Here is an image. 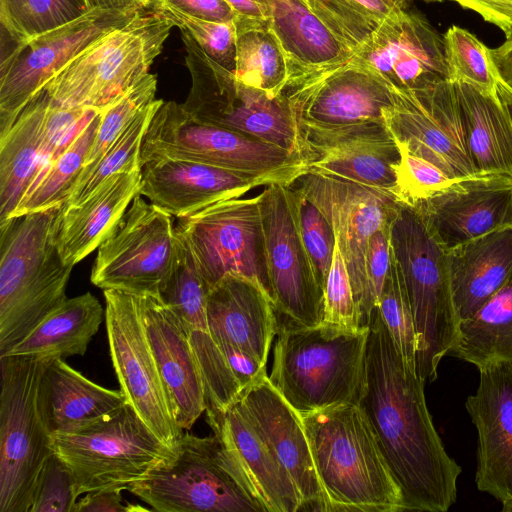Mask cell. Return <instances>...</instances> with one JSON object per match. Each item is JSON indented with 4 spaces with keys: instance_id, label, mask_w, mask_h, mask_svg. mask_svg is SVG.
Here are the masks:
<instances>
[{
    "instance_id": "cell-48",
    "label": "cell",
    "mask_w": 512,
    "mask_h": 512,
    "mask_svg": "<svg viewBox=\"0 0 512 512\" xmlns=\"http://www.w3.org/2000/svg\"><path fill=\"white\" fill-rule=\"evenodd\" d=\"M381 316L406 363L416 370L417 336L405 284L391 252V266L379 299Z\"/></svg>"
},
{
    "instance_id": "cell-12",
    "label": "cell",
    "mask_w": 512,
    "mask_h": 512,
    "mask_svg": "<svg viewBox=\"0 0 512 512\" xmlns=\"http://www.w3.org/2000/svg\"><path fill=\"white\" fill-rule=\"evenodd\" d=\"M140 11L94 9L23 43L2 38L8 48L2 47L0 64V137L62 69L104 34L127 23Z\"/></svg>"
},
{
    "instance_id": "cell-46",
    "label": "cell",
    "mask_w": 512,
    "mask_h": 512,
    "mask_svg": "<svg viewBox=\"0 0 512 512\" xmlns=\"http://www.w3.org/2000/svg\"><path fill=\"white\" fill-rule=\"evenodd\" d=\"M395 142L400 160L395 168L394 196L401 204L413 208L424 200L474 177H453L435 164L412 153L404 144Z\"/></svg>"
},
{
    "instance_id": "cell-14",
    "label": "cell",
    "mask_w": 512,
    "mask_h": 512,
    "mask_svg": "<svg viewBox=\"0 0 512 512\" xmlns=\"http://www.w3.org/2000/svg\"><path fill=\"white\" fill-rule=\"evenodd\" d=\"M177 219L175 230L187 242L208 290L234 274L270 295L260 194L218 202Z\"/></svg>"
},
{
    "instance_id": "cell-40",
    "label": "cell",
    "mask_w": 512,
    "mask_h": 512,
    "mask_svg": "<svg viewBox=\"0 0 512 512\" xmlns=\"http://www.w3.org/2000/svg\"><path fill=\"white\" fill-rule=\"evenodd\" d=\"M162 103V99H155L146 106L98 160L84 166L66 205L80 203L114 174L141 169L140 151L143 137L153 115Z\"/></svg>"
},
{
    "instance_id": "cell-61",
    "label": "cell",
    "mask_w": 512,
    "mask_h": 512,
    "mask_svg": "<svg viewBox=\"0 0 512 512\" xmlns=\"http://www.w3.org/2000/svg\"><path fill=\"white\" fill-rule=\"evenodd\" d=\"M424 1L441 2L442 0H424Z\"/></svg>"
},
{
    "instance_id": "cell-17",
    "label": "cell",
    "mask_w": 512,
    "mask_h": 512,
    "mask_svg": "<svg viewBox=\"0 0 512 512\" xmlns=\"http://www.w3.org/2000/svg\"><path fill=\"white\" fill-rule=\"evenodd\" d=\"M288 187L273 183L260 193L270 296L286 320L316 326L322 323L323 291L300 237Z\"/></svg>"
},
{
    "instance_id": "cell-38",
    "label": "cell",
    "mask_w": 512,
    "mask_h": 512,
    "mask_svg": "<svg viewBox=\"0 0 512 512\" xmlns=\"http://www.w3.org/2000/svg\"><path fill=\"white\" fill-rule=\"evenodd\" d=\"M102 113L103 110L96 115L64 153L40 168L13 217L66 204L72 188L85 166Z\"/></svg>"
},
{
    "instance_id": "cell-30",
    "label": "cell",
    "mask_w": 512,
    "mask_h": 512,
    "mask_svg": "<svg viewBox=\"0 0 512 512\" xmlns=\"http://www.w3.org/2000/svg\"><path fill=\"white\" fill-rule=\"evenodd\" d=\"M141 177V169L114 174L80 203L64 205L57 245L66 264L74 267L108 238L139 194Z\"/></svg>"
},
{
    "instance_id": "cell-47",
    "label": "cell",
    "mask_w": 512,
    "mask_h": 512,
    "mask_svg": "<svg viewBox=\"0 0 512 512\" xmlns=\"http://www.w3.org/2000/svg\"><path fill=\"white\" fill-rule=\"evenodd\" d=\"M190 341L201 370L206 409L221 410L228 407L240 397L244 389L208 332L193 331L190 333Z\"/></svg>"
},
{
    "instance_id": "cell-3",
    "label": "cell",
    "mask_w": 512,
    "mask_h": 512,
    "mask_svg": "<svg viewBox=\"0 0 512 512\" xmlns=\"http://www.w3.org/2000/svg\"><path fill=\"white\" fill-rule=\"evenodd\" d=\"M299 415L328 511H403L401 491L359 404Z\"/></svg>"
},
{
    "instance_id": "cell-6",
    "label": "cell",
    "mask_w": 512,
    "mask_h": 512,
    "mask_svg": "<svg viewBox=\"0 0 512 512\" xmlns=\"http://www.w3.org/2000/svg\"><path fill=\"white\" fill-rule=\"evenodd\" d=\"M50 362L36 355L0 356V512H30L53 454L44 393Z\"/></svg>"
},
{
    "instance_id": "cell-36",
    "label": "cell",
    "mask_w": 512,
    "mask_h": 512,
    "mask_svg": "<svg viewBox=\"0 0 512 512\" xmlns=\"http://www.w3.org/2000/svg\"><path fill=\"white\" fill-rule=\"evenodd\" d=\"M449 355L478 370L512 360V274L505 284L470 318L459 324Z\"/></svg>"
},
{
    "instance_id": "cell-45",
    "label": "cell",
    "mask_w": 512,
    "mask_h": 512,
    "mask_svg": "<svg viewBox=\"0 0 512 512\" xmlns=\"http://www.w3.org/2000/svg\"><path fill=\"white\" fill-rule=\"evenodd\" d=\"M187 33L215 63L235 74L237 61V31L235 22L210 21L185 14L166 5L151 8Z\"/></svg>"
},
{
    "instance_id": "cell-32",
    "label": "cell",
    "mask_w": 512,
    "mask_h": 512,
    "mask_svg": "<svg viewBox=\"0 0 512 512\" xmlns=\"http://www.w3.org/2000/svg\"><path fill=\"white\" fill-rule=\"evenodd\" d=\"M472 164L477 173L512 180V119L504 100L453 82Z\"/></svg>"
},
{
    "instance_id": "cell-33",
    "label": "cell",
    "mask_w": 512,
    "mask_h": 512,
    "mask_svg": "<svg viewBox=\"0 0 512 512\" xmlns=\"http://www.w3.org/2000/svg\"><path fill=\"white\" fill-rule=\"evenodd\" d=\"M50 100L43 89L0 137V224L13 217L38 173Z\"/></svg>"
},
{
    "instance_id": "cell-35",
    "label": "cell",
    "mask_w": 512,
    "mask_h": 512,
    "mask_svg": "<svg viewBox=\"0 0 512 512\" xmlns=\"http://www.w3.org/2000/svg\"><path fill=\"white\" fill-rule=\"evenodd\" d=\"M103 314L102 305L90 292L67 298L5 355H36L51 361L82 356L98 332Z\"/></svg>"
},
{
    "instance_id": "cell-9",
    "label": "cell",
    "mask_w": 512,
    "mask_h": 512,
    "mask_svg": "<svg viewBox=\"0 0 512 512\" xmlns=\"http://www.w3.org/2000/svg\"><path fill=\"white\" fill-rule=\"evenodd\" d=\"M51 446L68 467L77 497L102 489L128 490L177 451L128 402L80 429L52 432Z\"/></svg>"
},
{
    "instance_id": "cell-10",
    "label": "cell",
    "mask_w": 512,
    "mask_h": 512,
    "mask_svg": "<svg viewBox=\"0 0 512 512\" xmlns=\"http://www.w3.org/2000/svg\"><path fill=\"white\" fill-rule=\"evenodd\" d=\"M156 157L188 159L247 174L277 176L290 184L307 173L300 156L255 137L201 122L175 101H163L144 134L140 165Z\"/></svg>"
},
{
    "instance_id": "cell-27",
    "label": "cell",
    "mask_w": 512,
    "mask_h": 512,
    "mask_svg": "<svg viewBox=\"0 0 512 512\" xmlns=\"http://www.w3.org/2000/svg\"><path fill=\"white\" fill-rule=\"evenodd\" d=\"M276 310L270 295L257 283L234 274L225 275L209 289L208 333L266 365L278 332Z\"/></svg>"
},
{
    "instance_id": "cell-29",
    "label": "cell",
    "mask_w": 512,
    "mask_h": 512,
    "mask_svg": "<svg viewBox=\"0 0 512 512\" xmlns=\"http://www.w3.org/2000/svg\"><path fill=\"white\" fill-rule=\"evenodd\" d=\"M286 54L287 89L350 61L354 51L341 42L304 0H255Z\"/></svg>"
},
{
    "instance_id": "cell-43",
    "label": "cell",
    "mask_w": 512,
    "mask_h": 512,
    "mask_svg": "<svg viewBox=\"0 0 512 512\" xmlns=\"http://www.w3.org/2000/svg\"><path fill=\"white\" fill-rule=\"evenodd\" d=\"M288 189L300 237L324 295L336 245L334 230L320 209L301 190L293 183Z\"/></svg>"
},
{
    "instance_id": "cell-13",
    "label": "cell",
    "mask_w": 512,
    "mask_h": 512,
    "mask_svg": "<svg viewBox=\"0 0 512 512\" xmlns=\"http://www.w3.org/2000/svg\"><path fill=\"white\" fill-rule=\"evenodd\" d=\"M110 358L128 403L152 431L177 450L183 430L161 378L148 339L142 296L121 290H103Z\"/></svg>"
},
{
    "instance_id": "cell-52",
    "label": "cell",
    "mask_w": 512,
    "mask_h": 512,
    "mask_svg": "<svg viewBox=\"0 0 512 512\" xmlns=\"http://www.w3.org/2000/svg\"><path fill=\"white\" fill-rule=\"evenodd\" d=\"M390 225V223H389ZM389 225L377 230L369 239L366 253V276L374 306H378L391 266Z\"/></svg>"
},
{
    "instance_id": "cell-19",
    "label": "cell",
    "mask_w": 512,
    "mask_h": 512,
    "mask_svg": "<svg viewBox=\"0 0 512 512\" xmlns=\"http://www.w3.org/2000/svg\"><path fill=\"white\" fill-rule=\"evenodd\" d=\"M286 92L298 129L313 130L384 123L395 99L383 78L353 58Z\"/></svg>"
},
{
    "instance_id": "cell-37",
    "label": "cell",
    "mask_w": 512,
    "mask_h": 512,
    "mask_svg": "<svg viewBox=\"0 0 512 512\" xmlns=\"http://www.w3.org/2000/svg\"><path fill=\"white\" fill-rule=\"evenodd\" d=\"M234 22L237 31L236 78L272 97L285 93L290 82L288 60L268 21L236 16Z\"/></svg>"
},
{
    "instance_id": "cell-22",
    "label": "cell",
    "mask_w": 512,
    "mask_h": 512,
    "mask_svg": "<svg viewBox=\"0 0 512 512\" xmlns=\"http://www.w3.org/2000/svg\"><path fill=\"white\" fill-rule=\"evenodd\" d=\"M465 408L477 430V489L512 512V360L479 370Z\"/></svg>"
},
{
    "instance_id": "cell-16",
    "label": "cell",
    "mask_w": 512,
    "mask_h": 512,
    "mask_svg": "<svg viewBox=\"0 0 512 512\" xmlns=\"http://www.w3.org/2000/svg\"><path fill=\"white\" fill-rule=\"evenodd\" d=\"M330 222L351 280L361 327L375 307L366 276L370 237L389 225L398 201L387 192L331 176L307 172L293 183Z\"/></svg>"
},
{
    "instance_id": "cell-1",
    "label": "cell",
    "mask_w": 512,
    "mask_h": 512,
    "mask_svg": "<svg viewBox=\"0 0 512 512\" xmlns=\"http://www.w3.org/2000/svg\"><path fill=\"white\" fill-rule=\"evenodd\" d=\"M423 381L402 357L373 308L366 346V392L359 405L402 495L403 511L447 512L462 472L429 413Z\"/></svg>"
},
{
    "instance_id": "cell-25",
    "label": "cell",
    "mask_w": 512,
    "mask_h": 512,
    "mask_svg": "<svg viewBox=\"0 0 512 512\" xmlns=\"http://www.w3.org/2000/svg\"><path fill=\"white\" fill-rule=\"evenodd\" d=\"M238 401L294 480L302 498L300 511H328L300 415L267 375L247 387Z\"/></svg>"
},
{
    "instance_id": "cell-18",
    "label": "cell",
    "mask_w": 512,
    "mask_h": 512,
    "mask_svg": "<svg viewBox=\"0 0 512 512\" xmlns=\"http://www.w3.org/2000/svg\"><path fill=\"white\" fill-rule=\"evenodd\" d=\"M394 105L383 111L394 140L453 177L478 175L467 147L454 84L394 90Z\"/></svg>"
},
{
    "instance_id": "cell-39",
    "label": "cell",
    "mask_w": 512,
    "mask_h": 512,
    "mask_svg": "<svg viewBox=\"0 0 512 512\" xmlns=\"http://www.w3.org/2000/svg\"><path fill=\"white\" fill-rule=\"evenodd\" d=\"M208 287L185 239L175 230L171 265L159 297L189 332H208Z\"/></svg>"
},
{
    "instance_id": "cell-28",
    "label": "cell",
    "mask_w": 512,
    "mask_h": 512,
    "mask_svg": "<svg viewBox=\"0 0 512 512\" xmlns=\"http://www.w3.org/2000/svg\"><path fill=\"white\" fill-rule=\"evenodd\" d=\"M205 411L214 434L241 464L268 512H299L302 498L294 480L238 399L224 409Z\"/></svg>"
},
{
    "instance_id": "cell-2",
    "label": "cell",
    "mask_w": 512,
    "mask_h": 512,
    "mask_svg": "<svg viewBox=\"0 0 512 512\" xmlns=\"http://www.w3.org/2000/svg\"><path fill=\"white\" fill-rule=\"evenodd\" d=\"M63 207L0 224V356L67 299L73 266L62 260L57 245Z\"/></svg>"
},
{
    "instance_id": "cell-15",
    "label": "cell",
    "mask_w": 512,
    "mask_h": 512,
    "mask_svg": "<svg viewBox=\"0 0 512 512\" xmlns=\"http://www.w3.org/2000/svg\"><path fill=\"white\" fill-rule=\"evenodd\" d=\"M175 242L172 216L139 193L98 247L91 282L102 290L159 296Z\"/></svg>"
},
{
    "instance_id": "cell-8",
    "label": "cell",
    "mask_w": 512,
    "mask_h": 512,
    "mask_svg": "<svg viewBox=\"0 0 512 512\" xmlns=\"http://www.w3.org/2000/svg\"><path fill=\"white\" fill-rule=\"evenodd\" d=\"M173 26L157 12L141 10L85 49L44 89L58 106L104 110L149 74Z\"/></svg>"
},
{
    "instance_id": "cell-24",
    "label": "cell",
    "mask_w": 512,
    "mask_h": 512,
    "mask_svg": "<svg viewBox=\"0 0 512 512\" xmlns=\"http://www.w3.org/2000/svg\"><path fill=\"white\" fill-rule=\"evenodd\" d=\"M446 249L512 228V180L479 174L413 207Z\"/></svg>"
},
{
    "instance_id": "cell-41",
    "label": "cell",
    "mask_w": 512,
    "mask_h": 512,
    "mask_svg": "<svg viewBox=\"0 0 512 512\" xmlns=\"http://www.w3.org/2000/svg\"><path fill=\"white\" fill-rule=\"evenodd\" d=\"M88 11L85 0H0L1 31L12 41L23 43Z\"/></svg>"
},
{
    "instance_id": "cell-21",
    "label": "cell",
    "mask_w": 512,
    "mask_h": 512,
    "mask_svg": "<svg viewBox=\"0 0 512 512\" xmlns=\"http://www.w3.org/2000/svg\"><path fill=\"white\" fill-rule=\"evenodd\" d=\"M298 130L307 172L354 182L394 196L395 168L400 153L385 122L341 130Z\"/></svg>"
},
{
    "instance_id": "cell-7",
    "label": "cell",
    "mask_w": 512,
    "mask_h": 512,
    "mask_svg": "<svg viewBox=\"0 0 512 512\" xmlns=\"http://www.w3.org/2000/svg\"><path fill=\"white\" fill-rule=\"evenodd\" d=\"M128 491L159 512H268L241 464L215 434L183 432L175 457Z\"/></svg>"
},
{
    "instance_id": "cell-53",
    "label": "cell",
    "mask_w": 512,
    "mask_h": 512,
    "mask_svg": "<svg viewBox=\"0 0 512 512\" xmlns=\"http://www.w3.org/2000/svg\"><path fill=\"white\" fill-rule=\"evenodd\" d=\"M166 5L198 18L229 22L236 18L235 12L224 0H152L151 8Z\"/></svg>"
},
{
    "instance_id": "cell-60",
    "label": "cell",
    "mask_w": 512,
    "mask_h": 512,
    "mask_svg": "<svg viewBox=\"0 0 512 512\" xmlns=\"http://www.w3.org/2000/svg\"><path fill=\"white\" fill-rule=\"evenodd\" d=\"M384 1H386L390 5L394 6L395 8L404 9L405 3L408 0H384Z\"/></svg>"
},
{
    "instance_id": "cell-4",
    "label": "cell",
    "mask_w": 512,
    "mask_h": 512,
    "mask_svg": "<svg viewBox=\"0 0 512 512\" xmlns=\"http://www.w3.org/2000/svg\"><path fill=\"white\" fill-rule=\"evenodd\" d=\"M271 384L298 414L359 404L366 392L368 327L278 326Z\"/></svg>"
},
{
    "instance_id": "cell-59",
    "label": "cell",
    "mask_w": 512,
    "mask_h": 512,
    "mask_svg": "<svg viewBox=\"0 0 512 512\" xmlns=\"http://www.w3.org/2000/svg\"><path fill=\"white\" fill-rule=\"evenodd\" d=\"M498 94L506 103V106L508 108L509 114L512 119V97L510 95H508L505 91L500 89L499 87H498Z\"/></svg>"
},
{
    "instance_id": "cell-50",
    "label": "cell",
    "mask_w": 512,
    "mask_h": 512,
    "mask_svg": "<svg viewBox=\"0 0 512 512\" xmlns=\"http://www.w3.org/2000/svg\"><path fill=\"white\" fill-rule=\"evenodd\" d=\"M322 323L348 329L361 327L349 273L336 241L323 295Z\"/></svg>"
},
{
    "instance_id": "cell-54",
    "label": "cell",
    "mask_w": 512,
    "mask_h": 512,
    "mask_svg": "<svg viewBox=\"0 0 512 512\" xmlns=\"http://www.w3.org/2000/svg\"><path fill=\"white\" fill-rule=\"evenodd\" d=\"M121 488L90 491L76 502L74 512H137L150 509L127 503Z\"/></svg>"
},
{
    "instance_id": "cell-23",
    "label": "cell",
    "mask_w": 512,
    "mask_h": 512,
    "mask_svg": "<svg viewBox=\"0 0 512 512\" xmlns=\"http://www.w3.org/2000/svg\"><path fill=\"white\" fill-rule=\"evenodd\" d=\"M139 193L149 202L177 218L210 205L239 198L257 186L290 185L271 175L237 172L203 162L156 157L141 166Z\"/></svg>"
},
{
    "instance_id": "cell-56",
    "label": "cell",
    "mask_w": 512,
    "mask_h": 512,
    "mask_svg": "<svg viewBox=\"0 0 512 512\" xmlns=\"http://www.w3.org/2000/svg\"><path fill=\"white\" fill-rule=\"evenodd\" d=\"M488 57L498 87L512 97V37L496 48H488Z\"/></svg>"
},
{
    "instance_id": "cell-11",
    "label": "cell",
    "mask_w": 512,
    "mask_h": 512,
    "mask_svg": "<svg viewBox=\"0 0 512 512\" xmlns=\"http://www.w3.org/2000/svg\"><path fill=\"white\" fill-rule=\"evenodd\" d=\"M191 88L183 108L195 119L277 145L301 157V139L287 92L272 97L212 61L185 32ZM302 158V157H301Z\"/></svg>"
},
{
    "instance_id": "cell-34",
    "label": "cell",
    "mask_w": 512,
    "mask_h": 512,
    "mask_svg": "<svg viewBox=\"0 0 512 512\" xmlns=\"http://www.w3.org/2000/svg\"><path fill=\"white\" fill-rule=\"evenodd\" d=\"M44 393L52 432L80 429L128 402L121 389L111 390L92 382L64 359L50 362Z\"/></svg>"
},
{
    "instance_id": "cell-42",
    "label": "cell",
    "mask_w": 512,
    "mask_h": 512,
    "mask_svg": "<svg viewBox=\"0 0 512 512\" xmlns=\"http://www.w3.org/2000/svg\"><path fill=\"white\" fill-rule=\"evenodd\" d=\"M311 11L351 50L357 51L387 18L403 10L384 0H304Z\"/></svg>"
},
{
    "instance_id": "cell-44",
    "label": "cell",
    "mask_w": 512,
    "mask_h": 512,
    "mask_svg": "<svg viewBox=\"0 0 512 512\" xmlns=\"http://www.w3.org/2000/svg\"><path fill=\"white\" fill-rule=\"evenodd\" d=\"M452 82H464L481 92L498 96V83L490 65L488 47L468 30L451 26L443 35Z\"/></svg>"
},
{
    "instance_id": "cell-5",
    "label": "cell",
    "mask_w": 512,
    "mask_h": 512,
    "mask_svg": "<svg viewBox=\"0 0 512 512\" xmlns=\"http://www.w3.org/2000/svg\"><path fill=\"white\" fill-rule=\"evenodd\" d=\"M389 234L414 319L416 372L423 381H434L441 360L457 341L460 324L450 287L448 250L415 209L399 202Z\"/></svg>"
},
{
    "instance_id": "cell-20",
    "label": "cell",
    "mask_w": 512,
    "mask_h": 512,
    "mask_svg": "<svg viewBox=\"0 0 512 512\" xmlns=\"http://www.w3.org/2000/svg\"><path fill=\"white\" fill-rule=\"evenodd\" d=\"M352 58L393 90H418L450 80L444 36L425 17L404 9L384 20Z\"/></svg>"
},
{
    "instance_id": "cell-58",
    "label": "cell",
    "mask_w": 512,
    "mask_h": 512,
    "mask_svg": "<svg viewBox=\"0 0 512 512\" xmlns=\"http://www.w3.org/2000/svg\"><path fill=\"white\" fill-rule=\"evenodd\" d=\"M235 12L236 16L254 19H265L255 0H224ZM266 20V19H265Z\"/></svg>"
},
{
    "instance_id": "cell-55",
    "label": "cell",
    "mask_w": 512,
    "mask_h": 512,
    "mask_svg": "<svg viewBox=\"0 0 512 512\" xmlns=\"http://www.w3.org/2000/svg\"><path fill=\"white\" fill-rule=\"evenodd\" d=\"M465 9L478 13L485 21L512 37V0H451Z\"/></svg>"
},
{
    "instance_id": "cell-26",
    "label": "cell",
    "mask_w": 512,
    "mask_h": 512,
    "mask_svg": "<svg viewBox=\"0 0 512 512\" xmlns=\"http://www.w3.org/2000/svg\"><path fill=\"white\" fill-rule=\"evenodd\" d=\"M143 318L179 427L189 430L206 409L201 370L190 333L156 295H141Z\"/></svg>"
},
{
    "instance_id": "cell-49",
    "label": "cell",
    "mask_w": 512,
    "mask_h": 512,
    "mask_svg": "<svg viewBox=\"0 0 512 512\" xmlns=\"http://www.w3.org/2000/svg\"><path fill=\"white\" fill-rule=\"evenodd\" d=\"M157 76L149 73L105 108L86 163L98 160L126 126L156 98Z\"/></svg>"
},
{
    "instance_id": "cell-31",
    "label": "cell",
    "mask_w": 512,
    "mask_h": 512,
    "mask_svg": "<svg viewBox=\"0 0 512 512\" xmlns=\"http://www.w3.org/2000/svg\"><path fill=\"white\" fill-rule=\"evenodd\" d=\"M452 299L461 321L470 318L512 274V228L447 249Z\"/></svg>"
},
{
    "instance_id": "cell-57",
    "label": "cell",
    "mask_w": 512,
    "mask_h": 512,
    "mask_svg": "<svg viewBox=\"0 0 512 512\" xmlns=\"http://www.w3.org/2000/svg\"><path fill=\"white\" fill-rule=\"evenodd\" d=\"M89 10L140 11L150 9L152 0H85Z\"/></svg>"
},
{
    "instance_id": "cell-51",
    "label": "cell",
    "mask_w": 512,
    "mask_h": 512,
    "mask_svg": "<svg viewBox=\"0 0 512 512\" xmlns=\"http://www.w3.org/2000/svg\"><path fill=\"white\" fill-rule=\"evenodd\" d=\"M77 498L68 467L53 453L41 471L30 512H74Z\"/></svg>"
}]
</instances>
